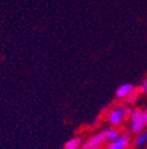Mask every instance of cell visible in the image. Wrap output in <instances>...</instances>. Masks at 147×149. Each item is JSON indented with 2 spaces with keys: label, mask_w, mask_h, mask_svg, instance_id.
Listing matches in <instances>:
<instances>
[{
  "label": "cell",
  "mask_w": 147,
  "mask_h": 149,
  "mask_svg": "<svg viewBox=\"0 0 147 149\" xmlns=\"http://www.w3.org/2000/svg\"><path fill=\"white\" fill-rule=\"evenodd\" d=\"M144 120H145V123L147 125V108L144 110Z\"/></svg>",
  "instance_id": "11"
},
{
  "label": "cell",
  "mask_w": 147,
  "mask_h": 149,
  "mask_svg": "<svg viewBox=\"0 0 147 149\" xmlns=\"http://www.w3.org/2000/svg\"><path fill=\"white\" fill-rule=\"evenodd\" d=\"M106 143V137L104 132L97 133L93 136H91L86 142H84L81 149H101Z\"/></svg>",
  "instance_id": "3"
},
{
  "label": "cell",
  "mask_w": 147,
  "mask_h": 149,
  "mask_svg": "<svg viewBox=\"0 0 147 149\" xmlns=\"http://www.w3.org/2000/svg\"><path fill=\"white\" fill-rule=\"evenodd\" d=\"M128 118L126 113H125V105H119L114 107L107 113V122L109 125H112L114 128H118L124 123V121Z\"/></svg>",
  "instance_id": "2"
},
{
  "label": "cell",
  "mask_w": 147,
  "mask_h": 149,
  "mask_svg": "<svg viewBox=\"0 0 147 149\" xmlns=\"http://www.w3.org/2000/svg\"><path fill=\"white\" fill-rule=\"evenodd\" d=\"M147 144V130H144L142 133L138 134L134 139V146L138 148L145 147Z\"/></svg>",
  "instance_id": "8"
},
{
  "label": "cell",
  "mask_w": 147,
  "mask_h": 149,
  "mask_svg": "<svg viewBox=\"0 0 147 149\" xmlns=\"http://www.w3.org/2000/svg\"><path fill=\"white\" fill-rule=\"evenodd\" d=\"M102 132H104V134H105L106 142H108V143H111V142L115 141V140L119 139V136L121 135L120 132H119V129H118V128H114V127H112V128H107V129L102 130Z\"/></svg>",
  "instance_id": "6"
},
{
  "label": "cell",
  "mask_w": 147,
  "mask_h": 149,
  "mask_svg": "<svg viewBox=\"0 0 147 149\" xmlns=\"http://www.w3.org/2000/svg\"><path fill=\"white\" fill-rule=\"evenodd\" d=\"M140 94H141V92H140V88H134L133 91H132L131 94L128 95V97L126 98L127 104H133V103H135V101L139 98V95H140Z\"/></svg>",
  "instance_id": "9"
},
{
  "label": "cell",
  "mask_w": 147,
  "mask_h": 149,
  "mask_svg": "<svg viewBox=\"0 0 147 149\" xmlns=\"http://www.w3.org/2000/svg\"><path fill=\"white\" fill-rule=\"evenodd\" d=\"M146 123L144 120V110L141 109H133V113L130 116V130L131 133L134 135H138L140 133H142L145 128H146Z\"/></svg>",
  "instance_id": "1"
},
{
  "label": "cell",
  "mask_w": 147,
  "mask_h": 149,
  "mask_svg": "<svg viewBox=\"0 0 147 149\" xmlns=\"http://www.w3.org/2000/svg\"><path fill=\"white\" fill-rule=\"evenodd\" d=\"M139 88H140V92L142 95H147V77L142 79V82H141Z\"/></svg>",
  "instance_id": "10"
},
{
  "label": "cell",
  "mask_w": 147,
  "mask_h": 149,
  "mask_svg": "<svg viewBox=\"0 0 147 149\" xmlns=\"http://www.w3.org/2000/svg\"><path fill=\"white\" fill-rule=\"evenodd\" d=\"M84 142H82V137L81 136H77V137H73L71 140H68L63 149H81Z\"/></svg>",
  "instance_id": "7"
},
{
  "label": "cell",
  "mask_w": 147,
  "mask_h": 149,
  "mask_svg": "<svg viewBox=\"0 0 147 149\" xmlns=\"http://www.w3.org/2000/svg\"><path fill=\"white\" fill-rule=\"evenodd\" d=\"M134 88H135V86H133V85L130 84V83L121 84V85L117 89V91H115V97H117L118 100H126V98L128 97V95H130L131 92L133 91Z\"/></svg>",
  "instance_id": "5"
},
{
  "label": "cell",
  "mask_w": 147,
  "mask_h": 149,
  "mask_svg": "<svg viewBox=\"0 0 147 149\" xmlns=\"http://www.w3.org/2000/svg\"><path fill=\"white\" fill-rule=\"evenodd\" d=\"M131 144V136L124 133L119 136V139H117L115 141L108 143L107 146L102 147L101 149H128Z\"/></svg>",
  "instance_id": "4"
}]
</instances>
